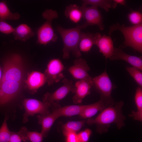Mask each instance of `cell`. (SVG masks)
<instances>
[{"instance_id": "cell-1", "label": "cell", "mask_w": 142, "mask_h": 142, "mask_svg": "<svg viewBox=\"0 0 142 142\" xmlns=\"http://www.w3.org/2000/svg\"><path fill=\"white\" fill-rule=\"evenodd\" d=\"M3 67L0 83V105L9 103L18 95L22 88L24 74L23 59L18 54L6 57Z\"/></svg>"}, {"instance_id": "cell-2", "label": "cell", "mask_w": 142, "mask_h": 142, "mask_svg": "<svg viewBox=\"0 0 142 142\" xmlns=\"http://www.w3.org/2000/svg\"><path fill=\"white\" fill-rule=\"evenodd\" d=\"M124 102L121 101L114 105L106 107L95 118L88 119L86 122L89 125L95 124L96 131L100 134L107 132L110 125L115 124L120 129L124 126L126 118L122 113Z\"/></svg>"}, {"instance_id": "cell-3", "label": "cell", "mask_w": 142, "mask_h": 142, "mask_svg": "<svg viewBox=\"0 0 142 142\" xmlns=\"http://www.w3.org/2000/svg\"><path fill=\"white\" fill-rule=\"evenodd\" d=\"M88 25L85 23L81 25L70 28H64L58 26L56 27L62 40L64 46L63 49V57L68 59L72 52L77 58L81 56V52L79 48V44L82 34L81 30L86 28Z\"/></svg>"}, {"instance_id": "cell-4", "label": "cell", "mask_w": 142, "mask_h": 142, "mask_svg": "<svg viewBox=\"0 0 142 142\" xmlns=\"http://www.w3.org/2000/svg\"><path fill=\"white\" fill-rule=\"evenodd\" d=\"M118 30L124 36V47L132 48L139 52L142 53V24L137 25L125 26L117 23L110 27L109 33Z\"/></svg>"}, {"instance_id": "cell-5", "label": "cell", "mask_w": 142, "mask_h": 142, "mask_svg": "<svg viewBox=\"0 0 142 142\" xmlns=\"http://www.w3.org/2000/svg\"><path fill=\"white\" fill-rule=\"evenodd\" d=\"M58 16L57 12L51 9H46L43 12L42 16L46 20L37 31L38 44L45 45L57 41L58 37L52 27V22Z\"/></svg>"}, {"instance_id": "cell-6", "label": "cell", "mask_w": 142, "mask_h": 142, "mask_svg": "<svg viewBox=\"0 0 142 142\" xmlns=\"http://www.w3.org/2000/svg\"><path fill=\"white\" fill-rule=\"evenodd\" d=\"M93 86L100 95V99L106 107L114 105L115 103L111 96L113 86L105 70L100 75L92 78Z\"/></svg>"}, {"instance_id": "cell-7", "label": "cell", "mask_w": 142, "mask_h": 142, "mask_svg": "<svg viewBox=\"0 0 142 142\" xmlns=\"http://www.w3.org/2000/svg\"><path fill=\"white\" fill-rule=\"evenodd\" d=\"M22 104L25 109L23 122L25 123L28 120V117L31 116L38 114L45 115L51 113L49 108L51 106L48 103L33 99H24Z\"/></svg>"}, {"instance_id": "cell-8", "label": "cell", "mask_w": 142, "mask_h": 142, "mask_svg": "<svg viewBox=\"0 0 142 142\" xmlns=\"http://www.w3.org/2000/svg\"><path fill=\"white\" fill-rule=\"evenodd\" d=\"M64 69V66L59 59L54 58L50 60L48 63L44 73L48 85L58 82L64 78L65 76L63 71Z\"/></svg>"}, {"instance_id": "cell-9", "label": "cell", "mask_w": 142, "mask_h": 142, "mask_svg": "<svg viewBox=\"0 0 142 142\" xmlns=\"http://www.w3.org/2000/svg\"><path fill=\"white\" fill-rule=\"evenodd\" d=\"M63 85L52 93H47L45 94L43 101L55 107L60 106V101L64 98L71 91L73 84L72 81L67 78L64 79Z\"/></svg>"}, {"instance_id": "cell-10", "label": "cell", "mask_w": 142, "mask_h": 142, "mask_svg": "<svg viewBox=\"0 0 142 142\" xmlns=\"http://www.w3.org/2000/svg\"><path fill=\"white\" fill-rule=\"evenodd\" d=\"M93 86L92 78L90 76L78 80L73 84L71 90L74 94L73 97V102L76 104L82 103L83 99L90 94V90Z\"/></svg>"}, {"instance_id": "cell-11", "label": "cell", "mask_w": 142, "mask_h": 142, "mask_svg": "<svg viewBox=\"0 0 142 142\" xmlns=\"http://www.w3.org/2000/svg\"><path fill=\"white\" fill-rule=\"evenodd\" d=\"M81 7L83 12V18L85 20V23L88 26L97 25L100 30H103L104 26L103 18L98 7L92 6Z\"/></svg>"}, {"instance_id": "cell-12", "label": "cell", "mask_w": 142, "mask_h": 142, "mask_svg": "<svg viewBox=\"0 0 142 142\" xmlns=\"http://www.w3.org/2000/svg\"><path fill=\"white\" fill-rule=\"evenodd\" d=\"M90 69L86 60L80 57L74 61L73 64L67 70L74 79L78 80L90 77L88 73Z\"/></svg>"}, {"instance_id": "cell-13", "label": "cell", "mask_w": 142, "mask_h": 142, "mask_svg": "<svg viewBox=\"0 0 142 142\" xmlns=\"http://www.w3.org/2000/svg\"><path fill=\"white\" fill-rule=\"evenodd\" d=\"M95 44L106 59L110 58L114 48L113 41L110 36L105 35L102 36L99 33H95Z\"/></svg>"}, {"instance_id": "cell-14", "label": "cell", "mask_w": 142, "mask_h": 142, "mask_svg": "<svg viewBox=\"0 0 142 142\" xmlns=\"http://www.w3.org/2000/svg\"><path fill=\"white\" fill-rule=\"evenodd\" d=\"M46 82L44 74L38 71H33L28 75L26 81V87L32 93H35Z\"/></svg>"}, {"instance_id": "cell-15", "label": "cell", "mask_w": 142, "mask_h": 142, "mask_svg": "<svg viewBox=\"0 0 142 142\" xmlns=\"http://www.w3.org/2000/svg\"><path fill=\"white\" fill-rule=\"evenodd\" d=\"M111 60H124L132 66L142 71L141 57L129 55L119 48H114L113 54L110 59Z\"/></svg>"}, {"instance_id": "cell-16", "label": "cell", "mask_w": 142, "mask_h": 142, "mask_svg": "<svg viewBox=\"0 0 142 142\" xmlns=\"http://www.w3.org/2000/svg\"><path fill=\"white\" fill-rule=\"evenodd\" d=\"M86 105H75L60 107L54 109L52 114L57 118L60 116H71L80 114Z\"/></svg>"}, {"instance_id": "cell-17", "label": "cell", "mask_w": 142, "mask_h": 142, "mask_svg": "<svg viewBox=\"0 0 142 142\" xmlns=\"http://www.w3.org/2000/svg\"><path fill=\"white\" fill-rule=\"evenodd\" d=\"M13 33L15 40L22 42L26 41L35 34L31 28L24 23L21 24L14 28Z\"/></svg>"}, {"instance_id": "cell-18", "label": "cell", "mask_w": 142, "mask_h": 142, "mask_svg": "<svg viewBox=\"0 0 142 142\" xmlns=\"http://www.w3.org/2000/svg\"><path fill=\"white\" fill-rule=\"evenodd\" d=\"M106 107L103 102L100 99L96 102L87 105L79 115L84 119L91 118L99 111H102Z\"/></svg>"}, {"instance_id": "cell-19", "label": "cell", "mask_w": 142, "mask_h": 142, "mask_svg": "<svg viewBox=\"0 0 142 142\" xmlns=\"http://www.w3.org/2000/svg\"><path fill=\"white\" fill-rule=\"evenodd\" d=\"M38 122L41 125V133L44 137L47 136L50 130L55 121L57 119L52 113L45 115L37 116Z\"/></svg>"}, {"instance_id": "cell-20", "label": "cell", "mask_w": 142, "mask_h": 142, "mask_svg": "<svg viewBox=\"0 0 142 142\" xmlns=\"http://www.w3.org/2000/svg\"><path fill=\"white\" fill-rule=\"evenodd\" d=\"M64 14L67 18L75 23H78L83 16L81 7L75 4L67 6L64 11Z\"/></svg>"}, {"instance_id": "cell-21", "label": "cell", "mask_w": 142, "mask_h": 142, "mask_svg": "<svg viewBox=\"0 0 142 142\" xmlns=\"http://www.w3.org/2000/svg\"><path fill=\"white\" fill-rule=\"evenodd\" d=\"M95 34L82 32L79 44L80 52H88L95 44Z\"/></svg>"}, {"instance_id": "cell-22", "label": "cell", "mask_w": 142, "mask_h": 142, "mask_svg": "<svg viewBox=\"0 0 142 142\" xmlns=\"http://www.w3.org/2000/svg\"><path fill=\"white\" fill-rule=\"evenodd\" d=\"M134 101L137 108L136 111H133L129 115L135 120L142 121V88L137 87L136 90Z\"/></svg>"}, {"instance_id": "cell-23", "label": "cell", "mask_w": 142, "mask_h": 142, "mask_svg": "<svg viewBox=\"0 0 142 142\" xmlns=\"http://www.w3.org/2000/svg\"><path fill=\"white\" fill-rule=\"evenodd\" d=\"M82 1V6L87 7V5H90L97 7H99L107 12L111 8H115L117 5L112 0H84Z\"/></svg>"}, {"instance_id": "cell-24", "label": "cell", "mask_w": 142, "mask_h": 142, "mask_svg": "<svg viewBox=\"0 0 142 142\" xmlns=\"http://www.w3.org/2000/svg\"><path fill=\"white\" fill-rule=\"evenodd\" d=\"M86 120H84L78 121H70L63 124L62 126V131L65 136L69 133L79 132Z\"/></svg>"}, {"instance_id": "cell-25", "label": "cell", "mask_w": 142, "mask_h": 142, "mask_svg": "<svg viewBox=\"0 0 142 142\" xmlns=\"http://www.w3.org/2000/svg\"><path fill=\"white\" fill-rule=\"evenodd\" d=\"M20 15L17 13L12 12L5 1H0V18L4 20H16L19 18Z\"/></svg>"}, {"instance_id": "cell-26", "label": "cell", "mask_w": 142, "mask_h": 142, "mask_svg": "<svg viewBox=\"0 0 142 142\" xmlns=\"http://www.w3.org/2000/svg\"><path fill=\"white\" fill-rule=\"evenodd\" d=\"M20 131L25 134L31 142H43L44 137L41 133L29 131L25 127H22Z\"/></svg>"}, {"instance_id": "cell-27", "label": "cell", "mask_w": 142, "mask_h": 142, "mask_svg": "<svg viewBox=\"0 0 142 142\" xmlns=\"http://www.w3.org/2000/svg\"><path fill=\"white\" fill-rule=\"evenodd\" d=\"M126 69L138 84L139 87L142 88V71L133 67H126Z\"/></svg>"}, {"instance_id": "cell-28", "label": "cell", "mask_w": 142, "mask_h": 142, "mask_svg": "<svg viewBox=\"0 0 142 142\" xmlns=\"http://www.w3.org/2000/svg\"><path fill=\"white\" fill-rule=\"evenodd\" d=\"M6 116L3 123L0 128V142H9L11 132L9 130Z\"/></svg>"}, {"instance_id": "cell-29", "label": "cell", "mask_w": 142, "mask_h": 142, "mask_svg": "<svg viewBox=\"0 0 142 142\" xmlns=\"http://www.w3.org/2000/svg\"><path fill=\"white\" fill-rule=\"evenodd\" d=\"M128 17L129 21L133 25L142 24V14L139 12L132 11L128 14Z\"/></svg>"}, {"instance_id": "cell-30", "label": "cell", "mask_w": 142, "mask_h": 142, "mask_svg": "<svg viewBox=\"0 0 142 142\" xmlns=\"http://www.w3.org/2000/svg\"><path fill=\"white\" fill-rule=\"evenodd\" d=\"M28 140L25 134L19 131L18 132H11L9 142H22Z\"/></svg>"}, {"instance_id": "cell-31", "label": "cell", "mask_w": 142, "mask_h": 142, "mask_svg": "<svg viewBox=\"0 0 142 142\" xmlns=\"http://www.w3.org/2000/svg\"><path fill=\"white\" fill-rule=\"evenodd\" d=\"M14 28L7 23L5 20L0 18V32L6 34L13 33Z\"/></svg>"}, {"instance_id": "cell-32", "label": "cell", "mask_w": 142, "mask_h": 142, "mask_svg": "<svg viewBox=\"0 0 142 142\" xmlns=\"http://www.w3.org/2000/svg\"><path fill=\"white\" fill-rule=\"evenodd\" d=\"M92 134L91 130L87 128L77 134L79 142H88Z\"/></svg>"}, {"instance_id": "cell-33", "label": "cell", "mask_w": 142, "mask_h": 142, "mask_svg": "<svg viewBox=\"0 0 142 142\" xmlns=\"http://www.w3.org/2000/svg\"><path fill=\"white\" fill-rule=\"evenodd\" d=\"M66 142H79L78 136L77 133H70L65 136Z\"/></svg>"}, {"instance_id": "cell-34", "label": "cell", "mask_w": 142, "mask_h": 142, "mask_svg": "<svg viewBox=\"0 0 142 142\" xmlns=\"http://www.w3.org/2000/svg\"><path fill=\"white\" fill-rule=\"evenodd\" d=\"M113 1L117 5L120 4L122 5H124L126 3V1L125 0H113Z\"/></svg>"}, {"instance_id": "cell-35", "label": "cell", "mask_w": 142, "mask_h": 142, "mask_svg": "<svg viewBox=\"0 0 142 142\" xmlns=\"http://www.w3.org/2000/svg\"><path fill=\"white\" fill-rule=\"evenodd\" d=\"M2 74V70L0 66V83L1 79Z\"/></svg>"}]
</instances>
